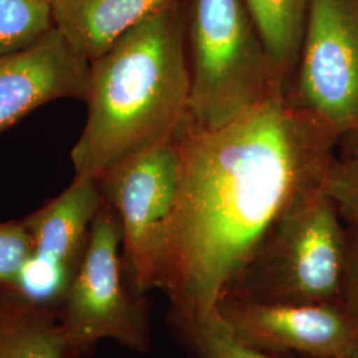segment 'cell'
I'll use <instances>...</instances> for the list:
<instances>
[{
	"mask_svg": "<svg viewBox=\"0 0 358 358\" xmlns=\"http://www.w3.org/2000/svg\"><path fill=\"white\" fill-rule=\"evenodd\" d=\"M161 291L174 325L206 317L292 208L325 190L337 138L279 88L219 129L187 117Z\"/></svg>",
	"mask_w": 358,
	"mask_h": 358,
	"instance_id": "1",
	"label": "cell"
},
{
	"mask_svg": "<svg viewBox=\"0 0 358 358\" xmlns=\"http://www.w3.org/2000/svg\"><path fill=\"white\" fill-rule=\"evenodd\" d=\"M190 69L185 0L124 32L90 62L88 117L71 157L97 178L176 137L187 117Z\"/></svg>",
	"mask_w": 358,
	"mask_h": 358,
	"instance_id": "2",
	"label": "cell"
},
{
	"mask_svg": "<svg viewBox=\"0 0 358 358\" xmlns=\"http://www.w3.org/2000/svg\"><path fill=\"white\" fill-rule=\"evenodd\" d=\"M187 53V120L198 128H223L275 90H288L244 0H192Z\"/></svg>",
	"mask_w": 358,
	"mask_h": 358,
	"instance_id": "3",
	"label": "cell"
},
{
	"mask_svg": "<svg viewBox=\"0 0 358 358\" xmlns=\"http://www.w3.org/2000/svg\"><path fill=\"white\" fill-rule=\"evenodd\" d=\"M340 217L325 190L299 203L269 232L223 296L268 304L343 303L348 230Z\"/></svg>",
	"mask_w": 358,
	"mask_h": 358,
	"instance_id": "4",
	"label": "cell"
},
{
	"mask_svg": "<svg viewBox=\"0 0 358 358\" xmlns=\"http://www.w3.org/2000/svg\"><path fill=\"white\" fill-rule=\"evenodd\" d=\"M56 310L65 340L83 357L105 340L134 353H148L152 348L148 303L129 284L121 224L105 201L93 220L83 260Z\"/></svg>",
	"mask_w": 358,
	"mask_h": 358,
	"instance_id": "5",
	"label": "cell"
},
{
	"mask_svg": "<svg viewBox=\"0 0 358 358\" xmlns=\"http://www.w3.org/2000/svg\"><path fill=\"white\" fill-rule=\"evenodd\" d=\"M103 201L122 230V263L130 287L159 289L178 202L180 157L176 137L97 177Z\"/></svg>",
	"mask_w": 358,
	"mask_h": 358,
	"instance_id": "6",
	"label": "cell"
},
{
	"mask_svg": "<svg viewBox=\"0 0 358 358\" xmlns=\"http://www.w3.org/2000/svg\"><path fill=\"white\" fill-rule=\"evenodd\" d=\"M289 94L337 140L357 130L358 0H310Z\"/></svg>",
	"mask_w": 358,
	"mask_h": 358,
	"instance_id": "7",
	"label": "cell"
},
{
	"mask_svg": "<svg viewBox=\"0 0 358 358\" xmlns=\"http://www.w3.org/2000/svg\"><path fill=\"white\" fill-rule=\"evenodd\" d=\"M217 310L244 341L269 353L358 356V324L343 303L268 304L223 296Z\"/></svg>",
	"mask_w": 358,
	"mask_h": 358,
	"instance_id": "8",
	"label": "cell"
},
{
	"mask_svg": "<svg viewBox=\"0 0 358 358\" xmlns=\"http://www.w3.org/2000/svg\"><path fill=\"white\" fill-rule=\"evenodd\" d=\"M103 202L97 179L75 176L60 195L23 217L34 241L24 291L57 308L83 260L93 220Z\"/></svg>",
	"mask_w": 358,
	"mask_h": 358,
	"instance_id": "9",
	"label": "cell"
},
{
	"mask_svg": "<svg viewBox=\"0 0 358 358\" xmlns=\"http://www.w3.org/2000/svg\"><path fill=\"white\" fill-rule=\"evenodd\" d=\"M90 60L55 27L26 48L0 55V133L60 99L85 101Z\"/></svg>",
	"mask_w": 358,
	"mask_h": 358,
	"instance_id": "10",
	"label": "cell"
},
{
	"mask_svg": "<svg viewBox=\"0 0 358 358\" xmlns=\"http://www.w3.org/2000/svg\"><path fill=\"white\" fill-rule=\"evenodd\" d=\"M180 0H52L55 26L90 62L131 27Z\"/></svg>",
	"mask_w": 358,
	"mask_h": 358,
	"instance_id": "11",
	"label": "cell"
},
{
	"mask_svg": "<svg viewBox=\"0 0 358 358\" xmlns=\"http://www.w3.org/2000/svg\"><path fill=\"white\" fill-rule=\"evenodd\" d=\"M0 358H83L68 344L57 310L24 289L0 285Z\"/></svg>",
	"mask_w": 358,
	"mask_h": 358,
	"instance_id": "12",
	"label": "cell"
},
{
	"mask_svg": "<svg viewBox=\"0 0 358 358\" xmlns=\"http://www.w3.org/2000/svg\"><path fill=\"white\" fill-rule=\"evenodd\" d=\"M282 83L291 87L310 0H244Z\"/></svg>",
	"mask_w": 358,
	"mask_h": 358,
	"instance_id": "13",
	"label": "cell"
},
{
	"mask_svg": "<svg viewBox=\"0 0 358 358\" xmlns=\"http://www.w3.org/2000/svg\"><path fill=\"white\" fill-rule=\"evenodd\" d=\"M199 358H288L257 349L232 331L215 309L206 317L176 325Z\"/></svg>",
	"mask_w": 358,
	"mask_h": 358,
	"instance_id": "14",
	"label": "cell"
},
{
	"mask_svg": "<svg viewBox=\"0 0 358 358\" xmlns=\"http://www.w3.org/2000/svg\"><path fill=\"white\" fill-rule=\"evenodd\" d=\"M55 27L52 0H0V55L26 48Z\"/></svg>",
	"mask_w": 358,
	"mask_h": 358,
	"instance_id": "15",
	"label": "cell"
},
{
	"mask_svg": "<svg viewBox=\"0 0 358 358\" xmlns=\"http://www.w3.org/2000/svg\"><path fill=\"white\" fill-rule=\"evenodd\" d=\"M34 255V241L24 219L0 223V285L23 289Z\"/></svg>",
	"mask_w": 358,
	"mask_h": 358,
	"instance_id": "16",
	"label": "cell"
},
{
	"mask_svg": "<svg viewBox=\"0 0 358 358\" xmlns=\"http://www.w3.org/2000/svg\"><path fill=\"white\" fill-rule=\"evenodd\" d=\"M341 301L358 324V230H348V254Z\"/></svg>",
	"mask_w": 358,
	"mask_h": 358,
	"instance_id": "17",
	"label": "cell"
},
{
	"mask_svg": "<svg viewBox=\"0 0 358 358\" xmlns=\"http://www.w3.org/2000/svg\"><path fill=\"white\" fill-rule=\"evenodd\" d=\"M325 192L332 198L340 215L345 217L350 227L358 230V180L348 183L328 182Z\"/></svg>",
	"mask_w": 358,
	"mask_h": 358,
	"instance_id": "18",
	"label": "cell"
},
{
	"mask_svg": "<svg viewBox=\"0 0 358 358\" xmlns=\"http://www.w3.org/2000/svg\"><path fill=\"white\" fill-rule=\"evenodd\" d=\"M356 180H358V154L344 162L334 161L327 183H348Z\"/></svg>",
	"mask_w": 358,
	"mask_h": 358,
	"instance_id": "19",
	"label": "cell"
},
{
	"mask_svg": "<svg viewBox=\"0 0 358 358\" xmlns=\"http://www.w3.org/2000/svg\"><path fill=\"white\" fill-rule=\"evenodd\" d=\"M352 358H358V356H356V357H352Z\"/></svg>",
	"mask_w": 358,
	"mask_h": 358,
	"instance_id": "20",
	"label": "cell"
},
{
	"mask_svg": "<svg viewBox=\"0 0 358 358\" xmlns=\"http://www.w3.org/2000/svg\"><path fill=\"white\" fill-rule=\"evenodd\" d=\"M356 131H358V127H357V130H356Z\"/></svg>",
	"mask_w": 358,
	"mask_h": 358,
	"instance_id": "21",
	"label": "cell"
}]
</instances>
